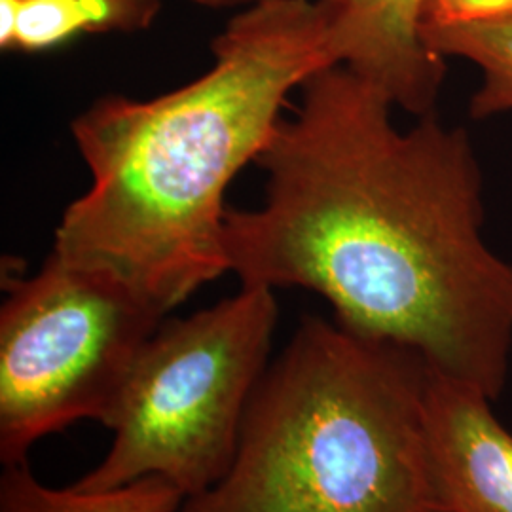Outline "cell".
Returning a JSON list of instances; mask_svg holds the SVG:
<instances>
[{
	"label": "cell",
	"mask_w": 512,
	"mask_h": 512,
	"mask_svg": "<svg viewBox=\"0 0 512 512\" xmlns=\"http://www.w3.org/2000/svg\"><path fill=\"white\" fill-rule=\"evenodd\" d=\"M300 90L256 158L266 200L226 209L230 272L321 294L340 327L495 401L511 361L512 266L482 236L469 135L435 112L401 131L389 97L344 65Z\"/></svg>",
	"instance_id": "obj_1"
},
{
	"label": "cell",
	"mask_w": 512,
	"mask_h": 512,
	"mask_svg": "<svg viewBox=\"0 0 512 512\" xmlns=\"http://www.w3.org/2000/svg\"><path fill=\"white\" fill-rule=\"evenodd\" d=\"M332 8L264 0L213 40V67L148 101L101 97L73 122L90 190L57 226L54 253L103 270L167 315L230 272L224 192L268 145L294 88L334 63Z\"/></svg>",
	"instance_id": "obj_2"
},
{
	"label": "cell",
	"mask_w": 512,
	"mask_h": 512,
	"mask_svg": "<svg viewBox=\"0 0 512 512\" xmlns=\"http://www.w3.org/2000/svg\"><path fill=\"white\" fill-rule=\"evenodd\" d=\"M425 378L412 351L306 317L256 385L232 467L179 512H446Z\"/></svg>",
	"instance_id": "obj_3"
},
{
	"label": "cell",
	"mask_w": 512,
	"mask_h": 512,
	"mask_svg": "<svg viewBox=\"0 0 512 512\" xmlns=\"http://www.w3.org/2000/svg\"><path fill=\"white\" fill-rule=\"evenodd\" d=\"M274 289L241 285L219 304L162 325L139 351L110 416L109 452L71 486L109 490L162 476L184 497L213 488L238 454L268 368Z\"/></svg>",
	"instance_id": "obj_4"
},
{
	"label": "cell",
	"mask_w": 512,
	"mask_h": 512,
	"mask_svg": "<svg viewBox=\"0 0 512 512\" xmlns=\"http://www.w3.org/2000/svg\"><path fill=\"white\" fill-rule=\"evenodd\" d=\"M118 277L52 253L0 310V461H27L38 440L76 421L107 425L129 372L162 325Z\"/></svg>",
	"instance_id": "obj_5"
},
{
	"label": "cell",
	"mask_w": 512,
	"mask_h": 512,
	"mask_svg": "<svg viewBox=\"0 0 512 512\" xmlns=\"http://www.w3.org/2000/svg\"><path fill=\"white\" fill-rule=\"evenodd\" d=\"M492 403L427 366L425 437L446 512H512V433Z\"/></svg>",
	"instance_id": "obj_6"
},
{
	"label": "cell",
	"mask_w": 512,
	"mask_h": 512,
	"mask_svg": "<svg viewBox=\"0 0 512 512\" xmlns=\"http://www.w3.org/2000/svg\"><path fill=\"white\" fill-rule=\"evenodd\" d=\"M429 0H342L332 8L330 54L395 107L433 112L444 78V59L421 40Z\"/></svg>",
	"instance_id": "obj_7"
},
{
	"label": "cell",
	"mask_w": 512,
	"mask_h": 512,
	"mask_svg": "<svg viewBox=\"0 0 512 512\" xmlns=\"http://www.w3.org/2000/svg\"><path fill=\"white\" fill-rule=\"evenodd\" d=\"M160 10L162 0H0V46L42 52L82 33H133Z\"/></svg>",
	"instance_id": "obj_8"
},
{
	"label": "cell",
	"mask_w": 512,
	"mask_h": 512,
	"mask_svg": "<svg viewBox=\"0 0 512 512\" xmlns=\"http://www.w3.org/2000/svg\"><path fill=\"white\" fill-rule=\"evenodd\" d=\"M183 492L162 476L84 492L44 486L27 461L6 465L0 476V512H179Z\"/></svg>",
	"instance_id": "obj_9"
},
{
	"label": "cell",
	"mask_w": 512,
	"mask_h": 512,
	"mask_svg": "<svg viewBox=\"0 0 512 512\" xmlns=\"http://www.w3.org/2000/svg\"><path fill=\"white\" fill-rule=\"evenodd\" d=\"M423 44L439 57H463L482 71L471 99L476 120L512 110V16L480 23L425 29Z\"/></svg>",
	"instance_id": "obj_10"
},
{
	"label": "cell",
	"mask_w": 512,
	"mask_h": 512,
	"mask_svg": "<svg viewBox=\"0 0 512 512\" xmlns=\"http://www.w3.org/2000/svg\"><path fill=\"white\" fill-rule=\"evenodd\" d=\"M511 16L512 0H429L421 21V33L425 29L480 23Z\"/></svg>",
	"instance_id": "obj_11"
},
{
	"label": "cell",
	"mask_w": 512,
	"mask_h": 512,
	"mask_svg": "<svg viewBox=\"0 0 512 512\" xmlns=\"http://www.w3.org/2000/svg\"><path fill=\"white\" fill-rule=\"evenodd\" d=\"M192 2L205 6V8H249V6L264 2V0H192Z\"/></svg>",
	"instance_id": "obj_12"
},
{
	"label": "cell",
	"mask_w": 512,
	"mask_h": 512,
	"mask_svg": "<svg viewBox=\"0 0 512 512\" xmlns=\"http://www.w3.org/2000/svg\"><path fill=\"white\" fill-rule=\"evenodd\" d=\"M323 2H327L330 6H336V4H338V2H342V0H323Z\"/></svg>",
	"instance_id": "obj_13"
}]
</instances>
